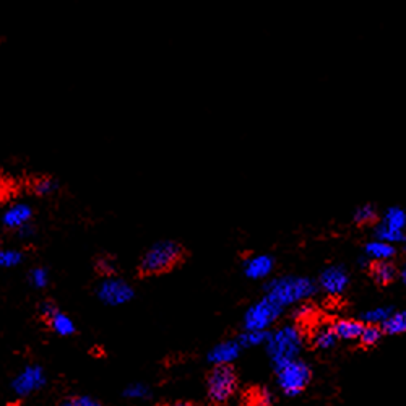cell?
<instances>
[{
	"label": "cell",
	"mask_w": 406,
	"mask_h": 406,
	"mask_svg": "<svg viewBox=\"0 0 406 406\" xmlns=\"http://www.w3.org/2000/svg\"><path fill=\"white\" fill-rule=\"evenodd\" d=\"M275 268V260L273 257L267 256V253H257V256H251L244 262V273L251 280H265L273 273Z\"/></svg>",
	"instance_id": "8fae6325"
},
{
	"label": "cell",
	"mask_w": 406,
	"mask_h": 406,
	"mask_svg": "<svg viewBox=\"0 0 406 406\" xmlns=\"http://www.w3.org/2000/svg\"><path fill=\"white\" fill-rule=\"evenodd\" d=\"M375 217H377V212H375L374 205H370V203L361 205V207L354 212V221L358 224L373 223Z\"/></svg>",
	"instance_id": "d4e9b609"
},
{
	"label": "cell",
	"mask_w": 406,
	"mask_h": 406,
	"mask_svg": "<svg viewBox=\"0 0 406 406\" xmlns=\"http://www.w3.org/2000/svg\"><path fill=\"white\" fill-rule=\"evenodd\" d=\"M97 297L107 306H122L132 301L134 288L120 278L109 276L97 286Z\"/></svg>",
	"instance_id": "52a82bcc"
},
{
	"label": "cell",
	"mask_w": 406,
	"mask_h": 406,
	"mask_svg": "<svg viewBox=\"0 0 406 406\" xmlns=\"http://www.w3.org/2000/svg\"><path fill=\"white\" fill-rule=\"evenodd\" d=\"M23 260V256L15 249H0V268L17 267Z\"/></svg>",
	"instance_id": "cb8c5ba5"
},
{
	"label": "cell",
	"mask_w": 406,
	"mask_h": 406,
	"mask_svg": "<svg viewBox=\"0 0 406 406\" xmlns=\"http://www.w3.org/2000/svg\"><path fill=\"white\" fill-rule=\"evenodd\" d=\"M265 348L273 368H278L288 361L299 358L304 348V335L297 325H283L268 334Z\"/></svg>",
	"instance_id": "7a4b0ae2"
},
{
	"label": "cell",
	"mask_w": 406,
	"mask_h": 406,
	"mask_svg": "<svg viewBox=\"0 0 406 406\" xmlns=\"http://www.w3.org/2000/svg\"><path fill=\"white\" fill-rule=\"evenodd\" d=\"M311 314H312V307L307 304H299L295 311V315L297 317V319H306V317H309Z\"/></svg>",
	"instance_id": "1f68e13d"
},
{
	"label": "cell",
	"mask_w": 406,
	"mask_h": 406,
	"mask_svg": "<svg viewBox=\"0 0 406 406\" xmlns=\"http://www.w3.org/2000/svg\"><path fill=\"white\" fill-rule=\"evenodd\" d=\"M275 402V395H273L268 389H260L256 392V397H253V403L257 406H272Z\"/></svg>",
	"instance_id": "83f0119b"
},
{
	"label": "cell",
	"mask_w": 406,
	"mask_h": 406,
	"mask_svg": "<svg viewBox=\"0 0 406 406\" xmlns=\"http://www.w3.org/2000/svg\"><path fill=\"white\" fill-rule=\"evenodd\" d=\"M380 223L390 229H397V231H405L406 228V212L400 207H390L385 210Z\"/></svg>",
	"instance_id": "d6986e66"
},
{
	"label": "cell",
	"mask_w": 406,
	"mask_h": 406,
	"mask_svg": "<svg viewBox=\"0 0 406 406\" xmlns=\"http://www.w3.org/2000/svg\"><path fill=\"white\" fill-rule=\"evenodd\" d=\"M97 270H100L102 275L111 276L112 273L116 272V265L111 258H100V260H97Z\"/></svg>",
	"instance_id": "4dcf8cb0"
},
{
	"label": "cell",
	"mask_w": 406,
	"mask_h": 406,
	"mask_svg": "<svg viewBox=\"0 0 406 406\" xmlns=\"http://www.w3.org/2000/svg\"><path fill=\"white\" fill-rule=\"evenodd\" d=\"M380 329L389 335L406 334V311H392V314L380 325Z\"/></svg>",
	"instance_id": "ac0fdd59"
},
{
	"label": "cell",
	"mask_w": 406,
	"mask_h": 406,
	"mask_svg": "<svg viewBox=\"0 0 406 406\" xmlns=\"http://www.w3.org/2000/svg\"><path fill=\"white\" fill-rule=\"evenodd\" d=\"M331 327H334V331L338 340L354 341V340H359L361 334H363L364 324L361 320H354V319H340V320H336Z\"/></svg>",
	"instance_id": "4fadbf2b"
},
{
	"label": "cell",
	"mask_w": 406,
	"mask_h": 406,
	"mask_svg": "<svg viewBox=\"0 0 406 406\" xmlns=\"http://www.w3.org/2000/svg\"><path fill=\"white\" fill-rule=\"evenodd\" d=\"M31 283L36 288H46L49 283V275L46 268H34L31 272Z\"/></svg>",
	"instance_id": "f1b7e54d"
},
{
	"label": "cell",
	"mask_w": 406,
	"mask_h": 406,
	"mask_svg": "<svg viewBox=\"0 0 406 406\" xmlns=\"http://www.w3.org/2000/svg\"><path fill=\"white\" fill-rule=\"evenodd\" d=\"M374 234H375V239H380V241H385L389 244H400L403 242L406 239V234L405 231H397V229H390L387 226H384L382 223H379L377 226L374 228Z\"/></svg>",
	"instance_id": "7402d4cb"
},
{
	"label": "cell",
	"mask_w": 406,
	"mask_h": 406,
	"mask_svg": "<svg viewBox=\"0 0 406 406\" xmlns=\"http://www.w3.org/2000/svg\"><path fill=\"white\" fill-rule=\"evenodd\" d=\"M370 275H373L379 285H389V283H392L397 278L398 270L390 260L374 262L373 267H370Z\"/></svg>",
	"instance_id": "2e32d148"
},
{
	"label": "cell",
	"mask_w": 406,
	"mask_h": 406,
	"mask_svg": "<svg viewBox=\"0 0 406 406\" xmlns=\"http://www.w3.org/2000/svg\"><path fill=\"white\" fill-rule=\"evenodd\" d=\"M392 307L387 306H379L373 307V309H368L363 312V322H366L368 325H382L387 317L392 314Z\"/></svg>",
	"instance_id": "44dd1931"
},
{
	"label": "cell",
	"mask_w": 406,
	"mask_h": 406,
	"mask_svg": "<svg viewBox=\"0 0 406 406\" xmlns=\"http://www.w3.org/2000/svg\"><path fill=\"white\" fill-rule=\"evenodd\" d=\"M380 338H382V329H380V325H364L359 341L366 346H374L379 343Z\"/></svg>",
	"instance_id": "603a6c76"
},
{
	"label": "cell",
	"mask_w": 406,
	"mask_h": 406,
	"mask_svg": "<svg viewBox=\"0 0 406 406\" xmlns=\"http://www.w3.org/2000/svg\"><path fill=\"white\" fill-rule=\"evenodd\" d=\"M317 292V285L307 276L288 275L273 278L265 285V296L280 304L283 309L311 299Z\"/></svg>",
	"instance_id": "6da1fadb"
},
{
	"label": "cell",
	"mask_w": 406,
	"mask_h": 406,
	"mask_svg": "<svg viewBox=\"0 0 406 406\" xmlns=\"http://www.w3.org/2000/svg\"><path fill=\"white\" fill-rule=\"evenodd\" d=\"M364 251H366V257H368L369 260H374V262L392 260L395 252H397L395 251L393 244L380 241V239H374V241L366 244Z\"/></svg>",
	"instance_id": "5bb4252c"
},
{
	"label": "cell",
	"mask_w": 406,
	"mask_h": 406,
	"mask_svg": "<svg viewBox=\"0 0 406 406\" xmlns=\"http://www.w3.org/2000/svg\"><path fill=\"white\" fill-rule=\"evenodd\" d=\"M336 341H338V338H336L334 327L329 324H322L320 327H317L314 334H312V343L319 350H331L336 345Z\"/></svg>",
	"instance_id": "9a60e30c"
},
{
	"label": "cell",
	"mask_w": 406,
	"mask_h": 406,
	"mask_svg": "<svg viewBox=\"0 0 406 406\" xmlns=\"http://www.w3.org/2000/svg\"><path fill=\"white\" fill-rule=\"evenodd\" d=\"M281 314L283 307L268 296H263L244 314V330H268Z\"/></svg>",
	"instance_id": "5b68a950"
},
{
	"label": "cell",
	"mask_w": 406,
	"mask_h": 406,
	"mask_svg": "<svg viewBox=\"0 0 406 406\" xmlns=\"http://www.w3.org/2000/svg\"><path fill=\"white\" fill-rule=\"evenodd\" d=\"M62 406H102V405L90 397H77L73 400H68V402H65Z\"/></svg>",
	"instance_id": "f546056e"
},
{
	"label": "cell",
	"mask_w": 406,
	"mask_h": 406,
	"mask_svg": "<svg viewBox=\"0 0 406 406\" xmlns=\"http://www.w3.org/2000/svg\"><path fill=\"white\" fill-rule=\"evenodd\" d=\"M47 322H49V325H51V329L56 331L57 335L70 336L75 334V324H73V320L61 311L54 312V314L47 319Z\"/></svg>",
	"instance_id": "e0dca14e"
},
{
	"label": "cell",
	"mask_w": 406,
	"mask_h": 406,
	"mask_svg": "<svg viewBox=\"0 0 406 406\" xmlns=\"http://www.w3.org/2000/svg\"><path fill=\"white\" fill-rule=\"evenodd\" d=\"M350 285L348 272L340 265L327 267L319 276V288L329 296H340Z\"/></svg>",
	"instance_id": "ba28073f"
},
{
	"label": "cell",
	"mask_w": 406,
	"mask_h": 406,
	"mask_svg": "<svg viewBox=\"0 0 406 406\" xmlns=\"http://www.w3.org/2000/svg\"><path fill=\"white\" fill-rule=\"evenodd\" d=\"M182 249L174 241H159L145 252L140 262V270L143 275H159L168 272L180 260Z\"/></svg>",
	"instance_id": "3957f363"
},
{
	"label": "cell",
	"mask_w": 406,
	"mask_h": 406,
	"mask_svg": "<svg viewBox=\"0 0 406 406\" xmlns=\"http://www.w3.org/2000/svg\"><path fill=\"white\" fill-rule=\"evenodd\" d=\"M57 182L52 178H39L33 182V190L38 195H49L56 192Z\"/></svg>",
	"instance_id": "484cf974"
},
{
	"label": "cell",
	"mask_w": 406,
	"mask_h": 406,
	"mask_svg": "<svg viewBox=\"0 0 406 406\" xmlns=\"http://www.w3.org/2000/svg\"><path fill=\"white\" fill-rule=\"evenodd\" d=\"M171 406H194V405L192 403H185V402H179V403H174Z\"/></svg>",
	"instance_id": "e575fe53"
},
{
	"label": "cell",
	"mask_w": 406,
	"mask_h": 406,
	"mask_svg": "<svg viewBox=\"0 0 406 406\" xmlns=\"http://www.w3.org/2000/svg\"><path fill=\"white\" fill-rule=\"evenodd\" d=\"M124 395H125V398H130V400H143V398H148L150 390L146 385L135 382V384H130L129 387L125 389Z\"/></svg>",
	"instance_id": "4316f807"
},
{
	"label": "cell",
	"mask_w": 406,
	"mask_h": 406,
	"mask_svg": "<svg viewBox=\"0 0 406 406\" xmlns=\"http://www.w3.org/2000/svg\"><path fill=\"white\" fill-rule=\"evenodd\" d=\"M275 370L278 387L286 397H297L304 392L312 379L311 368L301 358L288 361V363L275 368Z\"/></svg>",
	"instance_id": "277c9868"
},
{
	"label": "cell",
	"mask_w": 406,
	"mask_h": 406,
	"mask_svg": "<svg viewBox=\"0 0 406 406\" xmlns=\"http://www.w3.org/2000/svg\"><path fill=\"white\" fill-rule=\"evenodd\" d=\"M208 397L214 403H226L236 393L237 379L234 370L229 366H214L208 375Z\"/></svg>",
	"instance_id": "8992f818"
},
{
	"label": "cell",
	"mask_w": 406,
	"mask_h": 406,
	"mask_svg": "<svg viewBox=\"0 0 406 406\" xmlns=\"http://www.w3.org/2000/svg\"><path fill=\"white\" fill-rule=\"evenodd\" d=\"M400 276H402V281L405 283V286H406V265L403 267V270H402V273H400Z\"/></svg>",
	"instance_id": "836d02e7"
},
{
	"label": "cell",
	"mask_w": 406,
	"mask_h": 406,
	"mask_svg": "<svg viewBox=\"0 0 406 406\" xmlns=\"http://www.w3.org/2000/svg\"><path fill=\"white\" fill-rule=\"evenodd\" d=\"M57 311H58V309H57L56 306L52 304V302H44V304L41 306V314H42V317H44V319H46V320L49 319V317H51V315L54 314V312H57Z\"/></svg>",
	"instance_id": "d6a6232c"
},
{
	"label": "cell",
	"mask_w": 406,
	"mask_h": 406,
	"mask_svg": "<svg viewBox=\"0 0 406 406\" xmlns=\"http://www.w3.org/2000/svg\"><path fill=\"white\" fill-rule=\"evenodd\" d=\"M46 384V375L39 366H28L15 377L12 387L13 392L18 397H26V395L36 392Z\"/></svg>",
	"instance_id": "9c48e42d"
},
{
	"label": "cell",
	"mask_w": 406,
	"mask_h": 406,
	"mask_svg": "<svg viewBox=\"0 0 406 406\" xmlns=\"http://www.w3.org/2000/svg\"><path fill=\"white\" fill-rule=\"evenodd\" d=\"M242 346L237 340H226L221 343L214 345L212 350L208 351V361L214 366H229L239 358Z\"/></svg>",
	"instance_id": "30bf717a"
},
{
	"label": "cell",
	"mask_w": 406,
	"mask_h": 406,
	"mask_svg": "<svg viewBox=\"0 0 406 406\" xmlns=\"http://www.w3.org/2000/svg\"><path fill=\"white\" fill-rule=\"evenodd\" d=\"M33 218V210L26 203H15L8 207L7 212L3 213L2 221L10 229H19L24 224H29Z\"/></svg>",
	"instance_id": "7c38bea8"
},
{
	"label": "cell",
	"mask_w": 406,
	"mask_h": 406,
	"mask_svg": "<svg viewBox=\"0 0 406 406\" xmlns=\"http://www.w3.org/2000/svg\"><path fill=\"white\" fill-rule=\"evenodd\" d=\"M268 338L267 330H244L237 341L241 343L242 348H256V346L265 345Z\"/></svg>",
	"instance_id": "ffe728a7"
}]
</instances>
